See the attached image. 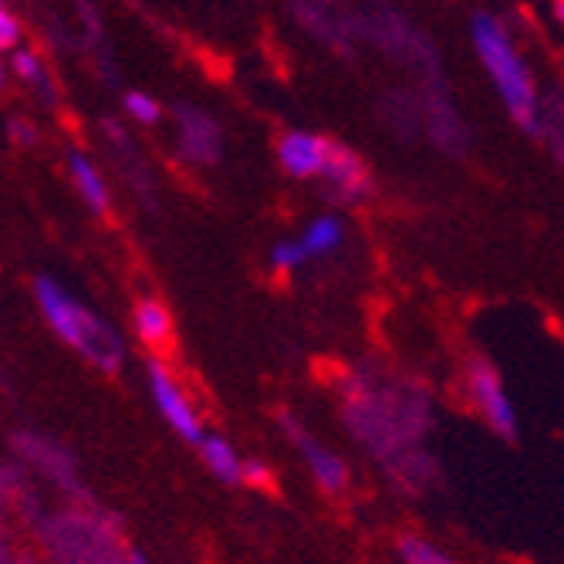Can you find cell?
<instances>
[{
	"instance_id": "obj_15",
	"label": "cell",
	"mask_w": 564,
	"mask_h": 564,
	"mask_svg": "<svg viewBox=\"0 0 564 564\" xmlns=\"http://www.w3.org/2000/svg\"><path fill=\"white\" fill-rule=\"evenodd\" d=\"M307 261H312V253L304 250L301 237L297 240H281V243L271 247V268H278V271H297Z\"/></svg>"
},
{
	"instance_id": "obj_11",
	"label": "cell",
	"mask_w": 564,
	"mask_h": 564,
	"mask_svg": "<svg viewBox=\"0 0 564 564\" xmlns=\"http://www.w3.org/2000/svg\"><path fill=\"white\" fill-rule=\"evenodd\" d=\"M68 173L75 180V189L88 203V210L98 214V217L109 214V186H106L101 170L88 156H82V152H68Z\"/></svg>"
},
{
	"instance_id": "obj_10",
	"label": "cell",
	"mask_w": 564,
	"mask_h": 564,
	"mask_svg": "<svg viewBox=\"0 0 564 564\" xmlns=\"http://www.w3.org/2000/svg\"><path fill=\"white\" fill-rule=\"evenodd\" d=\"M196 449L203 456V467H207L220 484H227V487L243 484V464H247V459H240V453L234 449L230 440H224L220 433H207L199 440Z\"/></svg>"
},
{
	"instance_id": "obj_1",
	"label": "cell",
	"mask_w": 564,
	"mask_h": 564,
	"mask_svg": "<svg viewBox=\"0 0 564 564\" xmlns=\"http://www.w3.org/2000/svg\"><path fill=\"white\" fill-rule=\"evenodd\" d=\"M34 301L41 307L47 328L55 332L68 348L85 355L95 369L109 372V376H116L122 369L126 345H122L119 332L109 322L91 315L68 288H62L55 278L41 274V278H34Z\"/></svg>"
},
{
	"instance_id": "obj_6",
	"label": "cell",
	"mask_w": 564,
	"mask_h": 564,
	"mask_svg": "<svg viewBox=\"0 0 564 564\" xmlns=\"http://www.w3.org/2000/svg\"><path fill=\"white\" fill-rule=\"evenodd\" d=\"M467 389H470L477 413L487 420V426L503 440H518V413H514V405H510V395L497 369H490L487 362H474L467 372Z\"/></svg>"
},
{
	"instance_id": "obj_16",
	"label": "cell",
	"mask_w": 564,
	"mask_h": 564,
	"mask_svg": "<svg viewBox=\"0 0 564 564\" xmlns=\"http://www.w3.org/2000/svg\"><path fill=\"white\" fill-rule=\"evenodd\" d=\"M126 112H129L135 122H142V126H156L160 116H163L160 101L152 98V95H145V91H129V95H126Z\"/></svg>"
},
{
	"instance_id": "obj_2",
	"label": "cell",
	"mask_w": 564,
	"mask_h": 564,
	"mask_svg": "<svg viewBox=\"0 0 564 564\" xmlns=\"http://www.w3.org/2000/svg\"><path fill=\"white\" fill-rule=\"evenodd\" d=\"M34 524L58 564H132V547L122 544V521L112 514L68 510L62 518H41Z\"/></svg>"
},
{
	"instance_id": "obj_3",
	"label": "cell",
	"mask_w": 564,
	"mask_h": 564,
	"mask_svg": "<svg viewBox=\"0 0 564 564\" xmlns=\"http://www.w3.org/2000/svg\"><path fill=\"white\" fill-rule=\"evenodd\" d=\"M474 47H477L487 75L494 78L507 112L514 116L528 132H534V126H538V91H534V78L521 58L514 37L507 34V28L497 18L477 14L474 18Z\"/></svg>"
},
{
	"instance_id": "obj_9",
	"label": "cell",
	"mask_w": 564,
	"mask_h": 564,
	"mask_svg": "<svg viewBox=\"0 0 564 564\" xmlns=\"http://www.w3.org/2000/svg\"><path fill=\"white\" fill-rule=\"evenodd\" d=\"M132 332L135 338L152 348V351H166L173 345V315H170V307L156 297H145L135 304V312H132Z\"/></svg>"
},
{
	"instance_id": "obj_19",
	"label": "cell",
	"mask_w": 564,
	"mask_h": 564,
	"mask_svg": "<svg viewBox=\"0 0 564 564\" xmlns=\"http://www.w3.org/2000/svg\"><path fill=\"white\" fill-rule=\"evenodd\" d=\"M554 18H557L561 28H564V0H554Z\"/></svg>"
},
{
	"instance_id": "obj_4",
	"label": "cell",
	"mask_w": 564,
	"mask_h": 564,
	"mask_svg": "<svg viewBox=\"0 0 564 564\" xmlns=\"http://www.w3.org/2000/svg\"><path fill=\"white\" fill-rule=\"evenodd\" d=\"M145 379H149V395L156 402L160 416L173 426V433L193 446H199V440L207 436V426H203L196 405L189 402L186 389L180 386V379L173 376V369L163 362V358H149L145 366Z\"/></svg>"
},
{
	"instance_id": "obj_14",
	"label": "cell",
	"mask_w": 564,
	"mask_h": 564,
	"mask_svg": "<svg viewBox=\"0 0 564 564\" xmlns=\"http://www.w3.org/2000/svg\"><path fill=\"white\" fill-rule=\"evenodd\" d=\"M14 72H18V78L21 82H28V85H34V88H41V91H47L51 88V75H47V68L41 65V58L34 55V51H28V47H14Z\"/></svg>"
},
{
	"instance_id": "obj_21",
	"label": "cell",
	"mask_w": 564,
	"mask_h": 564,
	"mask_svg": "<svg viewBox=\"0 0 564 564\" xmlns=\"http://www.w3.org/2000/svg\"><path fill=\"white\" fill-rule=\"evenodd\" d=\"M132 564H149V557H145L142 551H135V547H132Z\"/></svg>"
},
{
	"instance_id": "obj_7",
	"label": "cell",
	"mask_w": 564,
	"mask_h": 564,
	"mask_svg": "<svg viewBox=\"0 0 564 564\" xmlns=\"http://www.w3.org/2000/svg\"><path fill=\"white\" fill-rule=\"evenodd\" d=\"M14 446H18V453L28 459V464L37 467L51 484H58V487L68 490V494L85 497V494H82V480H78V464H75V456H72L62 443L24 430V433H14Z\"/></svg>"
},
{
	"instance_id": "obj_13",
	"label": "cell",
	"mask_w": 564,
	"mask_h": 564,
	"mask_svg": "<svg viewBox=\"0 0 564 564\" xmlns=\"http://www.w3.org/2000/svg\"><path fill=\"white\" fill-rule=\"evenodd\" d=\"M399 557H402V564H459L420 534L399 538Z\"/></svg>"
},
{
	"instance_id": "obj_20",
	"label": "cell",
	"mask_w": 564,
	"mask_h": 564,
	"mask_svg": "<svg viewBox=\"0 0 564 564\" xmlns=\"http://www.w3.org/2000/svg\"><path fill=\"white\" fill-rule=\"evenodd\" d=\"M0 564H31V561H28V557H18V561H14L11 551H4V561H0Z\"/></svg>"
},
{
	"instance_id": "obj_18",
	"label": "cell",
	"mask_w": 564,
	"mask_h": 564,
	"mask_svg": "<svg viewBox=\"0 0 564 564\" xmlns=\"http://www.w3.org/2000/svg\"><path fill=\"white\" fill-rule=\"evenodd\" d=\"M243 484L247 487H268L271 484V470L261 464V459H247V464H243Z\"/></svg>"
},
{
	"instance_id": "obj_8",
	"label": "cell",
	"mask_w": 564,
	"mask_h": 564,
	"mask_svg": "<svg viewBox=\"0 0 564 564\" xmlns=\"http://www.w3.org/2000/svg\"><path fill=\"white\" fill-rule=\"evenodd\" d=\"M332 156H335V142H328L325 135H315V132H288L278 142V160H281L284 173H291L297 180L325 176Z\"/></svg>"
},
{
	"instance_id": "obj_17",
	"label": "cell",
	"mask_w": 564,
	"mask_h": 564,
	"mask_svg": "<svg viewBox=\"0 0 564 564\" xmlns=\"http://www.w3.org/2000/svg\"><path fill=\"white\" fill-rule=\"evenodd\" d=\"M18 41H21V21L11 11H0V47L14 51Z\"/></svg>"
},
{
	"instance_id": "obj_5",
	"label": "cell",
	"mask_w": 564,
	"mask_h": 564,
	"mask_svg": "<svg viewBox=\"0 0 564 564\" xmlns=\"http://www.w3.org/2000/svg\"><path fill=\"white\" fill-rule=\"evenodd\" d=\"M281 426H284V436L297 446V453H301V459H304V467H307V474H312V480L325 490V494H332V497H338V494H345L348 490V484H351V470H348V464H345V456L341 453H335L328 443H322L318 436H312L307 433L294 416H281Z\"/></svg>"
},
{
	"instance_id": "obj_12",
	"label": "cell",
	"mask_w": 564,
	"mask_h": 564,
	"mask_svg": "<svg viewBox=\"0 0 564 564\" xmlns=\"http://www.w3.org/2000/svg\"><path fill=\"white\" fill-rule=\"evenodd\" d=\"M341 240H345V224L338 217H332V214L312 220V224H307V230L301 234V243H304L307 253H312V258H325V253L338 250Z\"/></svg>"
}]
</instances>
